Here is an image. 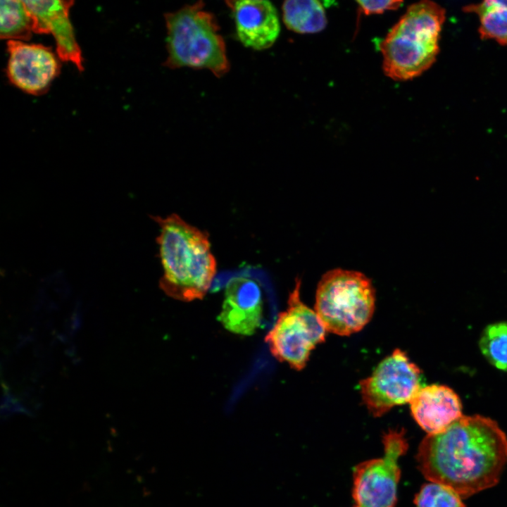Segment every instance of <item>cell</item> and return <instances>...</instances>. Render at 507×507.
<instances>
[{"label":"cell","instance_id":"cell-1","mask_svg":"<svg viewBox=\"0 0 507 507\" xmlns=\"http://www.w3.org/2000/svg\"><path fill=\"white\" fill-rule=\"evenodd\" d=\"M416 456L427 480L467 498L498 483L507 464V437L491 418L463 415L444 431L427 434Z\"/></svg>","mask_w":507,"mask_h":507},{"label":"cell","instance_id":"cell-2","mask_svg":"<svg viewBox=\"0 0 507 507\" xmlns=\"http://www.w3.org/2000/svg\"><path fill=\"white\" fill-rule=\"evenodd\" d=\"M152 218L160 228L157 244L163 273L160 287L180 301L203 299L217 269L208 233L177 214Z\"/></svg>","mask_w":507,"mask_h":507},{"label":"cell","instance_id":"cell-3","mask_svg":"<svg viewBox=\"0 0 507 507\" xmlns=\"http://www.w3.org/2000/svg\"><path fill=\"white\" fill-rule=\"evenodd\" d=\"M445 9L431 1L410 5L380 44L384 74L396 81L413 79L432 66L439 51Z\"/></svg>","mask_w":507,"mask_h":507},{"label":"cell","instance_id":"cell-4","mask_svg":"<svg viewBox=\"0 0 507 507\" xmlns=\"http://www.w3.org/2000/svg\"><path fill=\"white\" fill-rule=\"evenodd\" d=\"M198 1L165 14L168 56L163 65L206 69L221 77L230 70L226 46L213 13Z\"/></svg>","mask_w":507,"mask_h":507},{"label":"cell","instance_id":"cell-5","mask_svg":"<svg viewBox=\"0 0 507 507\" xmlns=\"http://www.w3.org/2000/svg\"><path fill=\"white\" fill-rule=\"evenodd\" d=\"M375 306V289L360 272L334 269L318 284L315 311L329 332L349 336L361 330L372 318Z\"/></svg>","mask_w":507,"mask_h":507},{"label":"cell","instance_id":"cell-6","mask_svg":"<svg viewBox=\"0 0 507 507\" xmlns=\"http://www.w3.org/2000/svg\"><path fill=\"white\" fill-rule=\"evenodd\" d=\"M300 288L301 281L296 280L287 309L278 314L265 337L273 356L296 370L306 365L311 351L325 342L327 332L316 312L302 302Z\"/></svg>","mask_w":507,"mask_h":507},{"label":"cell","instance_id":"cell-7","mask_svg":"<svg viewBox=\"0 0 507 507\" xmlns=\"http://www.w3.org/2000/svg\"><path fill=\"white\" fill-rule=\"evenodd\" d=\"M422 373L404 351L395 349L360 382L363 402L375 417L410 403L422 385Z\"/></svg>","mask_w":507,"mask_h":507},{"label":"cell","instance_id":"cell-8","mask_svg":"<svg viewBox=\"0 0 507 507\" xmlns=\"http://www.w3.org/2000/svg\"><path fill=\"white\" fill-rule=\"evenodd\" d=\"M384 456L357 465L353 470V497L359 507H395L401 471L398 459L407 450L404 430L383 435Z\"/></svg>","mask_w":507,"mask_h":507},{"label":"cell","instance_id":"cell-9","mask_svg":"<svg viewBox=\"0 0 507 507\" xmlns=\"http://www.w3.org/2000/svg\"><path fill=\"white\" fill-rule=\"evenodd\" d=\"M7 51L8 80L27 94L45 93L60 73L58 57L48 46L11 40L7 42Z\"/></svg>","mask_w":507,"mask_h":507},{"label":"cell","instance_id":"cell-10","mask_svg":"<svg viewBox=\"0 0 507 507\" xmlns=\"http://www.w3.org/2000/svg\"><path fill=\"white\" fill-rule=\"evenodd\" d=\"M262 317L263 297L258 282L244 276L230 279L218 321L232 333L249 336L261 326Z\"/></svg>","mask_w":507,"mask_h":507},{"label":"cell","instance_id":"cell-11","mask_svg":"<svg viewBox=\"0 0 507 507\" xmlns=\"http://www.w3.org/2000/svg\"><path fill=\"white\" fill-rule=\"evenodd\" d=\"M24 3L33 19V32L51 34L56 42L58 57L74 63L82 71V51L70 19V9L74 1L34 0L24 1Z\"/></svg>","mask_w":507,"mask_h":507},{"label":"cell","instance_id":"cell-12","mask_svg":"<svg viewBox=\"0 0 507 507\" xmlns=\"http://www.w3.org/2000/svg\"><path fill=\"white\" fill-rule=\"evenodd\" d=\"M232 11L238 39L246 47L261 51L271 47L280 32L274 5L266 0L226 1Z\"/></svg>","mask_w":507,"mask_h":507},{"label":"cell","instance_id":"cell-13","mask_svg":"<svg viewBox=\"0 0 507 507\" xmlns=\"http://www.w3.org/2000/svg\"><path fill=\"white\" fill-rule=\"evenodd\" d=\"M413 417L428 434H437L463 416L458 396L442 384L423 386L409 403Z\"/></svg>","mask_w":507,"mask_h":507},{"label":"cell","instance_id":"cell-14","mask_svg":"<svg viewBox=\"0 0 507 507\" xmlns=\"http://www.w3.org/2000/svg\"><path fill=\"white\" fill-rule=\"evenodd\" d=\"M286 27L299 34H313L324 30L327 20L321 3L315 0L286 1L282 6Z\"/></svg>","mask_w":507,"mask_h":507},{"label":"cell","instance_id":"cell-15","mask_svg":"<svg viewBox=\"0 0 507 507\" xmlns=\"http://www.w3.org/2000/svg\"><path fill=\"white\" fill-rule=\"evenodd\" d=\"M463 10L478 16L482 39H493L507 46V0L484 1L467 5Z\"/></svg>","mask_w":507,"mask_h":507},{"label":"cell","instance_id":"cell-16","mask_svg":"<svg viewBox=\"0 0 507 507\" xmlns=\"http://www.w3.org/2000/svg\"><path fill=\"white\" fill-rule=\"evenodd\" d=\"M33 19L24 1L4 0L0 6V38L8 41L28 40Z\"/></svg>","mask_w":507,"mask_h":507},{"label":"cell","instance_id":"cell-17","mask_svg":"<svg viewBox=\"0 0 507 507\" xmlns=\"http://www.w3.org/2000/svg\"><path fill=\"white\" fill-rule=\"evenodd\" d=\"M479 346L490 364L507 372V322L487 326L480 336Z\"/></svg>","mask_w":507,"mask_h":507},{"label":"cell","instance_id":"cell-18","mask_svg":"<svg viewBox=\"0 0 507 507\" xmlns=\"http://www.w3.org/2000/svg\"><path fill=\"white\" fill-rule=\"evenodd\" d=\"M414 503L415 507H465L461 496L453 489L432 482L422 486Z\"/></svg>","mask_w":507,"mask_h":507},{"label":"cell","instance_id":"cell-19","mask_svg":"<svg viewBox=\"0 0 507 507\" xmlns=\"http://www.w3.org/2000/svg\"><path fill=\"white\" fill-rule=\"evenodd\" d=\"M356 2L358 4L359 13L366 15L396 10L403 3L401 1H357Z\"/></svg>","mask_w":507,"mask_h":507},{"label":"cell","instance_id":"cell-20","mask_svg":"<svg viewBox=\"0 0 507 507\" xmlns=\"http://www.w3.org/2000/svg\"><path fill=\"white\" fill-rule=\"evenodd\" d=\"M356 507H359V506H356Z\"/></svg>","mask_w":507,"mask_h":507}]
</instances>
